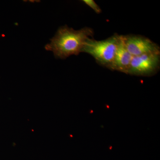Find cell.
<instances>
[{"label":"cell","mask_w":160,"mask_h":160,"mask_svg":"<svg viewBox=\"0 0 160 160\" xmlns=\"http://www.w3.org/2000/svg\"><path fill=\"white\" fill-rule=\"evenodd\" d=\"M93 30L89 27L76 30L67 26H62L46 45V49L62 59L73 55H78L82 52L86 41L93 37Z\"/></svg>","instance_id":"6da1fadb"},{"label":"cell","mask_w":160,"mask_h":160,"mask_svg":"<svg viewBox=\"0 0 160 160\" xmlns=\"http://www.w3.org/2000/svg\"><path fill=\"white\" fill-rule=\"evenodd\" d=\"M120 40L121 35L117 33L102 41L91 38L86 41L82 52L90 54L98 64L110 69Z\"/></svg>","instance_id":"7a4b0ae2"},{"label":"cell","mask_w":160,"mask_h":160,"mask_svg":"<svg viewBox=\"0 0 160 160\" xmlns=\"http://www.w3.org/2000/svg\"><path fill=\"white\" fill-rule=\"evenodd\" d=\"M160 67V52L148 53L133 57L128 74L151 77L158 73Z\"/></svg>","instance_id":"3957f363"},{"label":"cell","mask_w":160,"mask_h":160,"mask_svg":"<svg viewBox=\"0 0 160 160\" xmlns=\"http://www.w3.org/2000/svg\"><path fill=\"white\" fill-rule=\"evenodd\" d=\"M126 49L132 57L160 52L159 46L146 37L139 35H122Z\"/></svg>","instance_id":"277c9868"},{"label":"cell","mask_w":160,"mask_h":160,"mask_svg":"<svg viewBox=\"0 0 160 160\" xmlns=\"http://www.w3.org/2000/svg\"><path fill=\"white\" fill-rule=\"evenodd\" d=\"M132 57L126 49L121 35L119 44L110 69L128 74Z\"/></svg>","instance_id":"5b68a950"},{"label":"cell","mask_w":160,"mask_h":160,"mask_svg":"<svg viewBox=\"0 0 160 160\" xmlns=\"http://www.w3.org/2000/svg\"><path fill=\"white\" fill-rule=\"evenodd\" d=\"M82 2L87 6H89L91 9H93L96 13L99 14L102 12V10L99 6H98V5L93 0H83Z\"/></svg>","instance_id":"8992f818"}]
</instances>
